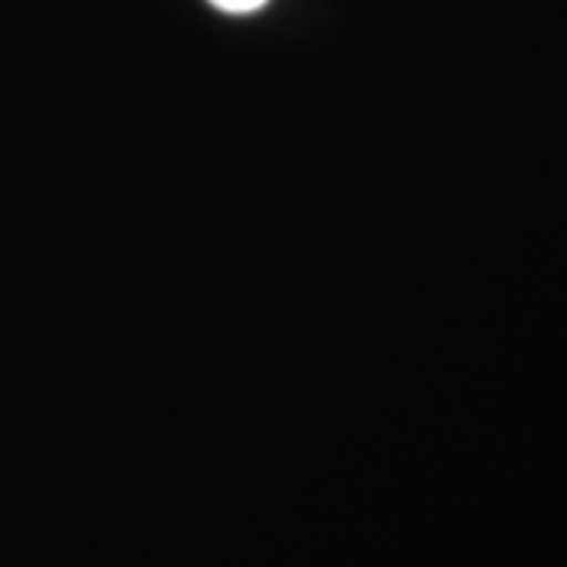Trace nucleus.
Segmentation results:
<instances>
[{"instance_id": "nucleus-1", "label": "nucleus", "mask_w": 567, "mask_h": 567, "mask_svg": "<svg viewBox=\"0 0 567 567\" xmlns=\"http://www.w3.org/2000/svg\"><path fill=\"white\" fill-rule=\"evenodd\" d=\"M218 10H227V13H252L265 7V0H212Z\"/></svg>"}]
</instances>
